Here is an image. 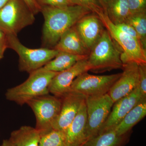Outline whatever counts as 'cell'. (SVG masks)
<instances>
[{
    "instance_id": "cell-1",
    "label": "cell",
    "mask_w": 146,
    "mask_h": 146,
    "mask_svg": "<svg viewBox=\"0 0 146 146\" xmlns=\"http://www.w3.org/2000/svg\"><path fill=\"white\" fill-rule=\"evenodd\" d=\"M44 19L42 29L43 48H54L60 36L74 26L81 18L92 13L88 9L77 5L65 7H41Z\"/></svg>"
},
{
    "instance_id": "cell-2",
    "label": "cell",
    "mask_w": 146,
    "mask_h": 146,
    "mask_svg": "<svg viewBox=\"0 0 146 146\" xmlns=\"http://www.w3.org/2000/svg\"><path fill=\"white\" fill-rule=\"evenodd\" d=\"M117 45L108 31L105 29L88 56L90 71L99 73L122 69V51Z\"/></svg>"
},
{
    "instance_id": "cell-3",
    "label": "cell",
    "mask_w": 146,
    "mask_h": 146,
    "mask_svg": "<svg viewBox=\"0 0 146 146\" xmlns=\"http://www.w3.org/2000/svg\"><path fill=\"white\" fill-rule=\"evenodd\" d=\"M58 73L43 68L33 71L29 73L28 78L23 83L8 89L6 98L22 106L36 97L49 94V85Z\"/></svg>"
},
{
    "instance_id": "cell-4",
    "label": "cell",
    "mask_w": 146,
    "mask_h": 146,
    "mask_svg": "<svg viewBox=\"0 0 146 146\" xmlns=\"http://www.w3.org/2000/svg\"><path fill=\"white\" fill-rule=\"evenodd\" d=\"M97 16L121 50V59L123 65L130 63H136L138 65L146 64V51L143 48L139 42L120 30L110 21L106 11H102Z\"/></svg>"
},
{
    "instance_id": "cell-5",
    "label": "cell",
    "mask_w": 146,
    "mask_h": 146,
    "mask_svg": "<svg viewBox=\"0 0 146 146\" xmlns=\"http://www.w3.org/2000/svg\"><path fill=\"white\" fill-rule=\"evenodd\" d=\"M35 21V14L23 0H9L0 9V30L6 35L17 36Z\"/></svg>"
},
{
    "instance_id": "cell-6",
    "label": "cell",
    "mask_w": 146,
    "mask_h": 146,
    "mask_svg": "<svg viewBox=\"0 0 146 146\" xmlns=\"http://www.w3.org/2000/svg\"><path fill=\"white\" fill-rule=\"evenodd\" d=\"M8 48L15 51L19 56V69L29 73L43 68L53 59L59 51L54 48H42L32 49L23 45L17 37L7 35Z\"/></svg>"
},
{
    "instance_id": "cell-7",
    "label": "cell",
    "mask_w": 146,
    "mask_h": 146,
    "mask_svg": "<svg viewBox=\"0 0 146 146\" xmlns=\"http://www.w3.org/2000/svg\"><path fill=\"white\" fill-rule=\"evenodd\" d=\"M27 104L34 112L36 118L35 127L42 136L52 130L60 112L61 98L49 94L35 98Z\"/></svg>"
},
{
    "instance_id": "cell-8",
    "label": "cell",
    "mask_w": 146,
    "mask_h": 146,
    "mask_svg": "<svg viewBox=\"0 0 146 146\" xmlns=\"http://www.w3.org/2000/svg\"><path fill=\"white\" fill-rule=\"evenodd\" d=\"M114 103L108 94L98 96L86 97L87 121L85 132L87 141L99 133Z\"/></svg>"
},
{
    "instance_id": "cell-9",
    "label": "cell",
    "mask_w": 146,
    "mask_h": 146,
    "mask_svg": "<svg viewBox=\"0 0 146 146\" xmlns=\"http://www.w3.org/2000/svg\"><path fill=\"white\" fill-rule=\"evenodd\" d=\"M121 73L109 75H94L88 72L78 76L73 81L69 91H74L85 97H96L108 94Z\"/></svg>"
},
{
    "instance_id": "cell-10",
    "label": "cell",
    "mask_w": 146,
    "mask_h": 146,
    "mask_svg": "<svg viewBox=\"0 0 146 146\" xmlns=\"http://www.w3.org/2000/svg\"><path fill=\"white\" fill-rule=\"evenodd\" d=\"M145 99L138 86L130 94L115 102L99 134L114 129L134 106Z\"/></svg>"
},
{
    "instance_id": "cell-11",
    "label": "cell",
    "mask_w": 146,
    "mask_h": 146,
    "mask_svg": "<svg viewBox=\"0 0 146 146\" xmlns=\"http://www.w3.org/2000/svg\"><path fill=\"white\" fill-rule=\"evenodd\" d=\"M60 98L61 105L60 112L52 128L64 133L75 117L86 97L77 92L70 91Z\"/></svg>"
},
{
    "instance_id": "cell-12",
    "label": "cell",
    "mask_w": 146,
    "mask_h": 146,
    "mask_svg": "<svg viewBox=\"0 0 146 146\" xmlns=\"http://www.w3.org/2000/svg\"><path fill=\"white\" fill-rule=\"evenodd\" d=\"M87 58L79 60L68 70L58 73L49 85L50 94L60 98L68 92L73 81L78 76L90 70Z\"/></svg>"
},
{
    "instance_id": "cell-13",
    "label": "cell",
    "mask_w": 146,
    "mask_h": 146,
    "mask_svg": "<svg viewBox=\"0 0 146 146\" xmlns=\"http://www.w3.org/2000/svg\"><path fill=\"white\" fill-rule=\"evenodd\" d=\"M121 76L108 94L114 102L132 92L138 85L139 69L136 63L124 64Z\"/></svg>"
},
{
    "instance_id": "cell-14",
    "label": "cell",
    "mask_w": 146,
    "mask_h": 146,
    "mask_svg": "<svg viewBox=\"0 0 146 146\" xmlns=\"http://www.w3.org/2000/svg\"><path fill=\"white\" fill-rule=\"evenodd\" d=\"M75 26L84 44L90 52L105 30L100 19L94 13L84 16Z\"/></svg>"
},
{
    "instance_id": "cell-15",
    "label": "cell",
    "mask_w": 146,
    "mask_h": 146,
    "mask_svg": "<svg viewBox=\"0 0 146 146\" xmlns=\"http://www.w3.org/2000/svg\"><path fill=\"white\" fill-rule=\"evenodd\" d=\"M87 112L85 100L77 114L64 132L66 146H81L87 141L86 127Z\"/></svg>"
},
{
    "instance_id": "cell-16",
    "label": "cell",
    "mask_w": 146,
    "mask_h": 146,
    "mask_svg": "<svg viewBox=\"0 0 146 146\" xmlns=\"http://www.w3.org/2000/svg\"><path fill=\"white\" fill-rule=\"evenodd\" d=\"M75 25L62 35L54 48L73 54L89 55L90 51L84 44Z\"/></svg>"
},
{
    "instance_id": "cell-17",
    "label": "cell",
    "mask_w": 146,
    "mask_h": 146,
    "mask_svg": "<svg viewBox=\"0 0 146 146\" xmlns=\"http://www.w3.org/2000/svg\"><path fill=\"white\" fill-rule=\"evenodd\" d=\"M146 115V99L139 103L125 115L114 129L119 136L129 133L132 128Z\"/></svg>"
},
{
    "instance_id": "cell-18",
    "label": "cell",
    "mask_w": 146,
    "mask_h": 146,
    "mask_svg": "<svg viewBox=\"0 0 146 146\" xmlns=\"http://www.w3.org/2000/svg\"><path fill=\"white\" fill-rule=\"evenodd\" d=\"M42 136L36 128L25 125L13 131L9 140L15 146H38Z\"/></svg>"
},
{
    "instance_id": "cell-19",
    "label": "cell",
    "mask_w": 146,
    "mask_h": 146,
    "mask_svg": "<svg viewBox=\"0 0 146 146\" xmlns=\"http://www.w3.org/2000/svg\"><path fill=\"white\" fill-rule=\"evenodd\" d=\"M89 55H78L59 51L55 57L43 68L47 70L60 72L72 67L78 61L88 58Z\"/></svg>"
},
{
    "instance_id": "cell-20",
    "label": "cell",
    "mask_w": 146,
    "mask_h": 146,
    "mask_svg": "<svg viewBox=\"0 0 146 146\" xmlns=\"http://www.w3.org/2000/svg\"><path fill=\"white\" fill-rule=\"evenodd\" d=\"M129 133L119 136L112 129L87 140L81 146H123L128 140Z\"/></svg>"
},
{
    "instance_id": "cell-21",
    "label": "cell",
    "mask_w": 146,
    "mask_h": 146,
    "mask_svg": "<svg viewBox=\"0 0 146 146\" xmlns=\"http://www.w3.org/2000/svg\"><path fill=\"white\" fill-rule=\"evenodd\" d=\"M106 11L110 21L115 25L125 23L130 16L127 0H110Z\"/></svg>"
},
{
    "instance_id": "cell-22",
    "label": "cell",
    "mask_w": 146,
    "mask_h": 146,
    "mask_svg": "<svg viewBox=\"0 0 146 146\" xmlns=\"http://www.w3.org/2000/svg\"><path fill=\"white\" fill-rule=\"evenodd\" d=\"M125 23L129 24L136 30L141 46L146 51V12L130 15Z\"/></svg>"
},
{
    "instance_id": "cell-23",
    "label": "cell",
    "mask_w": 146,
    "mask_h": 146,
    "mask_svg": "<svg viewBox=\"0 0 146 146\" xmlns=\"http://www.w3.org/2000/svg\"><path fill=\"white\" fill-rule=\"evenodd\" d=\"M38 146H66L65 133L52 129L42 136Z\"/></svg>"
},
{
    "instance_id": "cell-24",
    "label": "cell",
    "mask_w": 146,
    "mask_h": 146,
    "mask_svg": "<svg viewBox=\"0 0 146 146\" xmlns=\"http://www.w3.org/2000/svg\"><path fill=\"white\" fill-rule=\"evenodd\" d=\"M74 5L80 6L88 9L92 13L98 15L105 11L97 0H70Z\"/></svg>"
},
{
    "instance_id": "cell-25",
    "label": "cell",
    "mask_w": 146,
    "mask_h": 146,
    "mask_svg": "<svg viewBox=\"0 0 146 146\" xmlns=\"http://www.w3.org/2000/svg\"><path fill=\"white\" fill-rule=\"evenodd\" d=\"M130 15L146 12V0H127Z\"/></svg>"
},
{
    "instance_id": "cell-26",
    "label": "cell",
    "mask_w": 146,
    "mask_h": 146,
    "mask_svg": "<svg viewBox=\"0 0 146 146\" xmlns=\"http://www.w3.org/2000/svg\"><path fill=\"white\" fill-rule=\"evenodd\" d=\"M36 1L40 7L42 6H50L62 7L74 5L70 0H36Z\"/></svg>"
},
{
    "instance_id": "cell-27",
    "label": "cell",
    "mask_w": 146,
    "mask_h": 146,
    "mask_svg": "<svg viewBox=\"0 0 146 146\" xmlns=\"http://www.w3.org/2000/svg\"><path fill=\"white\" fill-rule=\"evenodd\" d=\"M138 87L142 95L146 98V64L138 65Z\"/></svg>"
},
{
    "instance_id": "cell-28",
    "label": "cell",
    "mask_w": 146,
    "mask_h": 146,
    "mask_svg": "<svg viewBox=\"0 0 146 146\" xmlns=\"http://www.w3.org/2000/svg\"><path fill=\"white\" fill-rule=\"evenodd\" d=\"M116 25L120 30L130 35L131 37H133V39H135L140 43L139 35L133 27L129 24L126 23H123L118 24Z\"/></svg>"
},
{
    "instance_id": "cell-29",
    "label": "cell",
    "mask_w": 146,
    "mask_h": 146,
    "mask_svg": "<svg viewBox=\"0 0 146 146\" xmlns=\"http://www.w3.org/2000/svg\"><path fill=\"white\" fill-rule=\"evenodd\" d=\"M8 48L7 35L0 30V60L2 59L6 50Z\"/></svg>"
},
{
    "instance_id": "cell-30",
    "label": "cell",
    "mask_w": 146,
    "mask_h": 146,
    "mask_svg": "<svg viewBox=\"0 0 146 146\" xmlns=\"http://www.w3.org/2000/svg\"><path fill=\"white\" fill-rule=\"evenodd\" d=\"M28 6L33 13L35 15L41 12V7L37 3L36 0H23Z\"/></svg>"
},
{
    "instance_id": "cell-31",
    "label": "cell",
    "mask_w": 146,
    "mask_h": 146,
    "mask_svg": "<svg viewBox=\"0 0 146 146\" xmlns=\"http://www.w3.org/2000/svg\"><path fill=\"white\" fill-rule=\"evenodd\" d=\"M97 1L99 2L104 10L106 11L108 5L109 3L110 0H97Z\"/></svg>"
},
{
    "instance_id": "cell-32",
    "label": "cell",
    "mask_w": 146,
    "mask_h": 146,
    "mask_svg": "<svg viewBox=\"0 0 146 146\" xmlns=\"http://www.w3.org/2000/svg\"><path fill=\"white\" fill-rule=\"evenodd\" d=\"M0 146H15L11 143L9 139L4 140L3 141L2 143Z\"/></svg>"
},
{
    "instance_id": "cell-33",
    "label": "cell",
    "mask_w": 146,
    "mask_h": 146,
    "mask_svg": "<svg viewBox=\"0 0 146 146\" xmlns=\"http://www.w3.org/2000/svg\"><path fill=\"white\" fill-rule=\"evenodd\" d=\"M9 0H0V9H1Z\"/></svg>"
}]
</instances>
